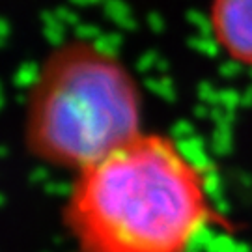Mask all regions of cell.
Returning a JSON list of instances; mask_svg holds the SVG:
<instances>
[{
    "instance_id": "obj_1",
    "label": "cell",
    "mask_w": 252,
    "mask_h": 252,
    "mask_svg": "<svg viewBox=\"0 0 252 252\" xmlns=\"http://www.w3.org/2000/svg\"><path fill=\"white\" fill-rule=\"evenodd\" d=\"M62 224L77 252H190L204 232L232 228L202 166L155 131L73 174Z\"/></svg>"
},
{
    "instance_id": "obj_2",
    "label": "cell",
    "mask_w": 252,
    "mask_h": 252,
    "mask_svg": "<svg viewBox=\"0 0 252 252\" xmlns=\"http://www.w3.org/2000/svg\"><path fill=\"white\" fill-rule=\"evenodd\" d=\"M142 131L140 86L120 56L86 37L45 54L23 118L34 159L75 174Z\"/></svg>"
},
{
    "instance_id": "obj_3",
    "label": "cell",
    "mask_w": 252,
    "mask_h": 252,
    "mask_svg": "<svg viewBox=\"0 0 252 252\" xmlns=\"http://www.w3.org/2000/svg\"><path fill=\"white\" fill-rule=\"evenodd\" d=\"M209 32L226 58L252 67V0H211Z\"/></svg>"
}]
</instances>
